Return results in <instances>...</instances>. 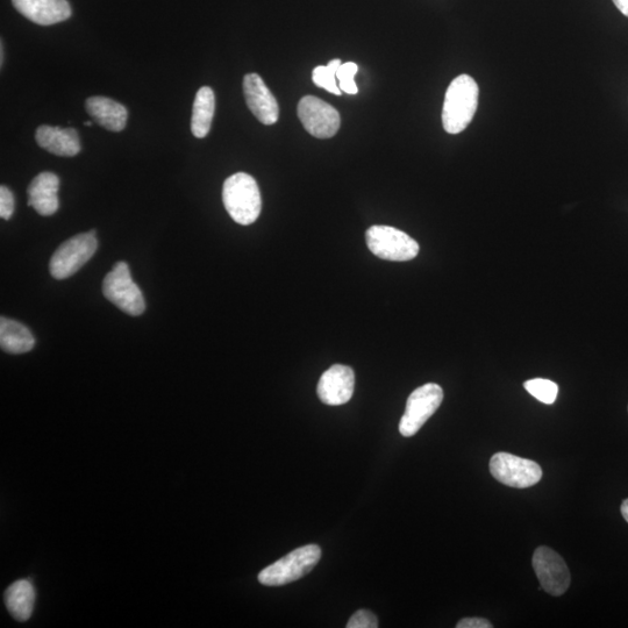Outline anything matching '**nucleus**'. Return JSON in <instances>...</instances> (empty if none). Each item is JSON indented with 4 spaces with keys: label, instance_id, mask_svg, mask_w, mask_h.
Here are the masks:
<instances>
[{
    "label": "nucleus",
    "instance_id": "27",
    "mask_svg": "<svg viewBox=\"0 0 628 628\" xmlns=\"http://www.w3.org/2000/svg\"><path fill=\"white\" fill-rule=\"evenodd\" d=\"M622 515L624 519L626 520V522L628 523V499H625V501L622 504Z\"/></svg>",
    "mask_w": 628,
    "mask_h": 628
},
{
    "label": "nucleus",
    "instance_id": "13",
    "mask_svg": "<svg viewBox=\"0 0 628 628\" xmlns=\"http://www.w3.org/2000/svg\"><path fill=\"white\" fill-rule=\"evenodd\" d=\"M16 10L34 24L51 26L71 17L67 0H12Z\"/></svg>",
    "mask_w": 628,
    "mask_h": 628
},
{
    "label": "nucleus",
    "instance_id": "2",
    "mask_svg": "<svg viewBox=\"0 0 628 628\" xmlns=\"http://www.w3.org/2000/svg\"><path fill=\"white\" fill-rule=\"evenodd\" d=\"M225 209L235 223L248 226L260 217L262 199L254 177L237 173L228 177L223 188Z\"/></svg>",
    "mask_w": 628,
    "mask_h": 628
},
{
    "label": "nucleus",
    "instance_id": "7",
    "mask_svg": "<svg viewBox=\"0 0 628 628\" xmlns=\"http://www.w3.org/2000/svg\"><path fill=\"white\" fill-rule=\"evenodd\" d=\"M444 401V390L439 384L427 383L412 392L406 402L404 416L399 423V432L405 438L416 435Z\"/></svg>",
    "mask_w": 628,
    "mask_h": 628
},
{
    "label": "nucleus",
    "instance_id": "24",
    "mask_svg": "<svg viewBox=\"0 0 628 628\" xmlns=\"http://www.w3.org/2000/svg\"><path fill=\"white\" fill-rule=\"evenodd\" d=\"M14 212V197L5 185L0 187V217L9 220Z\"/></svg>",
    "mask_w": 628,
    "mask_h": 628
},
{
    "label": "nucleus",
    "instance_id": "14",
    "mask_svg": "<svg viewBox=\"0 0 628 628\" xmlns=\"http://www.w3.org/2000/svg\"><path fill=\"white\" fill-rule=\"evenodd\" d=\"M60 178L53 173H41L28 187V205L40 216H53L59 210Z\"/></svg>",
    "mask_w": 628,
    "mask_h": 628
},
{
    "label": "nucleus",
    "instance_id": "10",
    "mask_svg": "<svg viewBox=\"0 0 628 628\" xmlns=\"http://www.w3.org/2000/svg\"><path fill=\"white\" fill-rule=\"evenodd\" d=\"M532 565L541 589L547 594L559 597L566 594L570 585V572L565 560L552 548L542 546L535 549Z\"/></svg>",
    "mask_w": 628,
    "mask_h": 628
},
{
    "label": "nucleus",
    "instance_id": "5",
    "mask_svg": "<svg viewBox=\"0 0 628 628\" xmlns=\"http://www.w3.org/2000/svg\"><path fill=\"white\" fill-rule=\"evenodd\" d=\"M106 299L130 316H140L146 310L142 291L132 280L131 270L126 262H118L103 283Z\"/></svg>",
    "mask_w": 628,
    "mask_h": 628
},
{
    "label": "nucleus",
    "instance_id": "3",
    "mask_svg": "<svg viewBox=\"0 0 628 628\" xmlns=\"http://www.w3.org/2000/svg\"><path fill=\"white\" fill-rule=\"evenodd\" d=\"M320 558L321 549L317 545L295 549L273 565L264 568L259 574V582L267 587H281L295 582L312 572Z\"/></svg>",
    "mask_w": 628,
    "mask_h": 628
},
{
    "label": "nucleus",
    "instance_id": "20",
    "mask_svg": "<svg viewBox=\"0 0 628 628\" xmlns=\"http://www.w3.org/2000/svg\"><path fill=\"white\" fill-rule=\"evenodd\" d=\"M340 60H332L326 67L319 66L314 68L312 73L313 83L318 88L325 89L333 95L341 96L342 91L338 85L337 73L341 67Z\"/></svg>",
    "mask_w": 628,
    "mask_h": 628
},
{
    "label": "nucleus",
    "instance_id": "12",
    "mask_svg": "<svg viewBox=\"0 0 628 628\" xmlns=\"http://www.w3.org/2000/svg\"><path fill=\"white\" fill-rule=\"evenodd\" d=\"M244 94L249 110L263 125H274L280 116V107L266 83L258 74H248L244 80Z\"/></svg>",
    "mask_w": 628,
    "mask_h": 628
},
{
    "label": "nucleus",
    "instance_id": "22",
    "mask_svg": "<svg viewBox=\"0 0 628 628\" xmlns=\"http://www.w3.org/2000/svg\"><path fill=\"white\" fill-rule=\"evenodd\" d=\"M358 64L354 62L342 63L338 70L337 78L339 87L342 92L347 95H356L359 92L358 85L355 83V75L358 74Z\"/></svg>",
    "mask_w": 628,
    "mask_h": 628
},
{
    "label": "nucleus",
    "instance_id": "4",
    "mask_svg": "<svg viewBox=\"0 0 628 628\" xmlns=\"http://www.w3.org/2000/svg\"><path fill=\"white\" fill-rule=\"evenodd\" d=\"M366 240L370 252L382 260L405 262L416 259L419 254L418 242L395 227H370Z\"/></svg>",
    "mask_w": 628,
    "mask_h": 628
},
{
    "label": "nucleus",
    "instance_id": "11",
    "mask_svg": "<svg viewBox=\"0 0 628 628\" xmlns=\"http://www.w3.org/2000/svg\"><path fill=\"white\" fill-rule=\"evenodd\" d=\"M354 387L353 369L344 365H334L320 377L318 397L326 405H344L351 401Z\"/></svg>",
    "mask_w": 628,
    "mask_h": 628
},
{
    "label": "nucleus",
    "instance_id": "18",
    "mask_svg": "<svg viewBox=\"0 0 628 628\" xmlns=\"http://www.w3.org/2000/svg\"><path fill=\"white\" fill-rule=\"evenodd\" d=\"M35 591L30 581L20 580L10 585L5 592L7 610L14 619L26 622L32 616Z\"/></svg>",
    "mask_w": 628,
    "mask_h": 628
},
{
    "label": "nucleus",
    "instance_id": "23",
    "mask_svg": "<svg viewBox=\"0 0 628 628\" xmlns=\"http://www.w3.org/2000/svg\"><path fill=\"white\" fill-rule=\"evenodd\" d=\"M378 619L373 612L360 610L349 619L347 628H377Z\"/></svg>",
    "mask_w": 628,
    "mask_h": 628
},
{
    "label": "nucleus",
    "instance_id": "8",
    "mask_svg": "<svg viewBox=\"0 0 628 628\" xmlns=\"http://www.w3.org/2000/svg\"><path fill=\"white\" fill-rule=\"evenodd\" d=\"M490 473L498 482L517 489L533 487L542 478V469L537 462L503 452L492 456Z\"/></svg>",
    "mask_w": 628,
    "mask_h": 628
},
{
    "label": "nucleus",
    "instance_id": "17",
    "mask_svg": "<svg viewBox=\"0 0 628 628\" xmlns=\"http://www.w3.org/2000/svg\"><path fill=\"white\" fill-rule=\"evenodd\" d=\"M0 346L10 354H24L32 351L35 339L28 328L16 320L0 319Z\"/></svg>",
    "mask_w": 628,
    "mask_h": 628
},
{
    "label": "nucleus",
    "instance_id": "25",
    "mask_svg": "<svg viewBox=\"0 0 628 628\" xmlns=\"http://www.w3.org/2000/svg\"><path fill=\"white\" fill-rule=\"evenodd\" d=\"M458 628H491L494 627L489 620L484 618H465L460 620Z\"/></svg>",
    "mask_w": 628,
    "mask_h": 628
},
{
    "label": "nucleus",
    "instance_id": "26",
    "mask_svg": "<svg viewBox=\"0 0 628 628\" xmlns=\"http://www.w3.org/2000/svg\"><path fill=\"white\" fill-rule=\"evenodd\" d=\"M617 6V9L628 17V0H612Z\"/></svg>",
    "mask_w": 628,
    "mask_h": 628
},
{
    "label": "nucleus",
    "instance_id": "15",
    "mask_svg": "<svg viewBox=\"0 0 628 628\" xmlns=\"http://www.w3.org/2000/svg\"><path fill=\"white\" fill-rule=\"evenodd\" d=\"M35 140L47 152L62 157H73L81 152L80 135L75 128L42 125L35 133Z\"/></svg>",
    "mask_w": 628,
    "mask_h": 628
},
{
    "label": "nucleus",
    "instance_id": "1",
    "mask_svg": "<svg viewBox=\"0 0 628 628\" xmlns=\"http://www.w3.org/2000/svg\"><path fill=\"white\" fill-rule=\"evenodd\" d=\"M478 96L480 89L473 77L460 75L453 80L442 109V125L447 133L459 134L466 130L477 111Z\"/></svg>",
    "mask_w": 628,
    "mask_h": 628
},
{
    "label": "nucleus",
    "instance_id": "9",
    "mask_svg": "<svg viewBox=\"0 0 628 628\" xmlns=\"http://www.w3.org/2000/svg\"><path fill=\"white\" fill-rule=\"evenodd\" d=\"M298 118L306 131L318 139H330L338 133L340 113L335 107L314 96H306L298 104Z\"/></svg>",
    "mask_w": 628,
    "mask_h": 628
},
{
    "label": "nucleus",
    "instance_id": "16",
    "mask_svg": "<svg viewBox=\"0 0 628 628\" xmlns=\"http://www.w3.org/2000/svg\"><path fill=\"white\" fill-rule=\"evenodd\" d=\"M85 107L95 123L107 131L121 132L126 127L128 117L126 107L111 98L90 97Z\"/></svg>",
    "mask_w": 628,
    "mask_h": 628
},
{
    "label": "nucleus",
    "instance_id": "6",
    "mask_svg": "<svg viewBox=\"0 0 628 628\" xmlns=\"http://www.w3.org/2000/svg\"><path fill=\"white\" fill-rule=\"evenodd\" d=\"M97 247L95 231L78 234L57 248L49 263V271L56 280H66L95 255Z\"/></svg>",
    "mask_w": 628,
    "mask_h": 628
},
{
    "label": "nucleus",
    "instance_id": "19",
    "mask_svg": "<svg viewBox=\"0 0 628 628\" xmlns=\"http://www.w3.org/2000/svg\"><path fill=\"white\" fill-rule=\"evenodd\" d=\"M214 110H216V96L213 90L210 87L199 89L191 120V131L196 138L203 139L210 133Z\"/></svg>",
    "mask_w": 628,
    "mask_h": 628
},
{
    "label": "nucleus",
    "instance_id": "21",
    "mask_svg": "<svg viewBox=\"0 0 628 628\" xmlns=\"http://www.w3.org/2000/svg\"><path fill=\"white\" fill-rule=\"evenodd\" d=\"M524 388L528 394L547 405L555 403L559 395V385L553 381L545 380V378H534V380L526 381Z\"/></svg>",
    "mask_w": 628,
    "mask_h": 628
},
{
    "label": "nucleus",
    "instance_id": "28",
    "mask_svg": "<svg viewBox=\"0 0 628 628\" xmlns=\"http://www.w3.org/2000/svg\"><path fill=\"white\" fill-rule=\"evenodd\" d=\"M84 125L90 127L92 125V123H91V121H85Z\"/></svg>",
    "mask_w": 628,
    "mask_h": 628
}]
</instances>
